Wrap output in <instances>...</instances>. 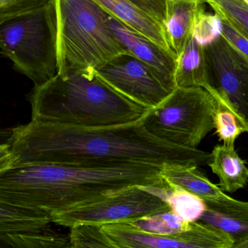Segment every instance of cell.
Returning a JSON list of instances; mask_svg holds the SVG:
<instances>
[{"mask_svg":"<svg viewBox=\"0 0 248 248\" xmlns=\"http://www.w3.org/2000/svg\"><path fill=\"white\" fill-rule=\"evenodd\" d=\"M203 3L197 0H166L163 32L169 49L176 58L192 36L197 14Z\"/></svg>","mask_w":248,"mask_h":248,"instance_id":"obj_13","label":"cell"},{"mask_svg":"<svg viewBox=\"0 0 248 248\" xmlns=\"http://www.w3.org/2000/svg\"><path fill=\"white\" fill-rule=\"evenodd\" d=\"M198 167L165 165L160 171V176L169 189L181 188L204 201L226 199L230 197L204 176Z\"/></svg>","mask_w":248,"mask_h":248,"instance_id":"obj_15","label":"cell"},{"mask_svg":"<svg viewBox=\"0 0 248 248\" xmlns=\"http://www.w3.org/2000/svg\"><path fill=\"white\" fill-rule=\"evenodd\" d=\"M58 21V73L96 69L128 52L94 0H55Z\"/></svg>","mask_w":248,"mask_h":248,"instance_id":"obj_4","label":"cell"},{"mask_svg":"<svg viewBox=\"0 0 248 248\" xmlns=\"http://www.w3.org/2000/svg\"><path fill=\"white\" fill-rule=\"evenodd\" d=\"M49 0H0V23L30 13L45 5Z\"/></svg>","mask_w":248,"mask_h":248,"instance_id":"obj_26","label":"cell"},{"mask_svg":"<svg viewBox=\"0 0 248 248\" xmlns=\"http://www.w3.org/2000/svg\"><path fill=\"white\" fill-rule=\"evenodd\" d=\"M222 30L221 35L228 41L229 43L240 54V56L248 64V40L236 32L232 27L221 20Z\"/></svg>","mask_w":248,"mask_h":248,"instance_id":"obj_27","label":"cell"},{"mask_svg":"<svg viewBox=\"0 0 248 248\" xmlns=\"http://www.w3.org/2000/svg\"><path fill=\"white\" fill-rule=\"evenodd\" d=\"M116 248H233L228 234L203 223H191L187 231L170 235L150 234L126 223L103 226Z\"/></svg>","mask_w":248,"mask_h":248,"instance_id":"obj_10","label":"cell"},{"mask_svg":"<svg viewBox=\"0 0 248 248\" xmlns=\"http://www.w3.org/2000/svg\"><path fill=\"white\" fill-rule=\"evenodd\" d=\"M160 195L170 211L188 222L199 221L205 211V201L181 188H162Z\"/></svg>","mask_w":248,"mask_h":248,"instance_id":"obj_20","label":"cell"},{"mask_svg":"<svg viewBox=\"0 0 248 248\" xmlns=\"http://www.w3.org/2000/svg\"><path fill=\"white\" fill-rule=\"evenodd\" d=\"M126 224H131L141 231L160 235L179 234L187 231L191 227V223L185 221L170 210Z\"/></svg>","mask_w":248,"mask_h":248,"instance_id":"obj_22","label":"cell"},{"mask_svg":"<svg viewBox=\"0 0 248 248\" xmlns=\"http://www.w3.org/2000/svg\"><path fill=\"white\" fill-rule=\"evenodd\" d=\"M95 71L118 93L147 109L160 104L172 92L155 70L129 52L117 55Z\"/></svg>","mask_w":248,"mask_h":248,"instance_id":"obj_8","label":"cell"},{"mask_svg":"<svg viewBox=\"0 0 248 248\" xmlns=\"http://www.w3.org/2000/svg\"><path fill=\"white\" fill-rule=\"evenodd\" d=\"M10 248H71L69 236L64 235L46 228L36 231L7 233Z\"/></svg>","mask_w":248,"mask_h":248,"instance_id":"obj_21","label":"cell"},{"mask_svg":"<svg viewBox=\"0 0 248 248\" xmlns=\"http://www.w3.org/2000/svg\"><path fill=\"white\" fill-rule=\"evenodd\" d=\"M0 50L15 69L34 85L58 73V21L55 0L0 23Z\"/></svg>","mask_w":248,"mask_h":248,"instance_id":"obj_5","label":"cell"},{"mask_svg":"<svg viewBox=\"0 0 248 248\" xmlns=\"http://www.w3.org/2000/svg\"><path fill=\"white\" fill-rule=\"evenodd\" d=\"M69 234L71 248H116L103 226L80 224L71 227Z\"/></svg>","mask_w":248,"mask_h":248,"instance_id":"obj_24","label":"cell"},{"mask_svg":"<svg viewBox=\"0 0 248 248\" xmlns=\"http://www.w3.org/2000/svg\"><path fill=\"white\" fill-rule=\"evenodd\" d=\"M222 21L248 40V5L243 0H203Z\"/></svg>","mask_w":248,"mask_h":248,"instance_id":"obj_23","label":"cell"},{"mask_svg":"<svg viewBox=\"0 0 248 248\" xmlns=\"http://www.w3.org/2000/svg\"><path fill=\"white\" fill-rule=\"evenodd\" d=\"M161 188L132 186L93 202L51 216V221L71 228L80 224L103 226L130 223L143 217L169 211L160 195Z\"/></svg>","mask_w":248,"mask_h":248,"instance_id":"obj_7","label":"cell"},{"mask_svg":"<svg viewBox=\"0 0 248 248\" xmlns=\"http://www.w3.org/2000/svg\"><path fill=\"white\" fill-rule=\"evenodd\" d=\"M143 117V116H142ZM142 117L113 126L84 128L31 120L12 128L10 167L54 163L85 167H117L131 163L202 165L211 153L178 147L147 132Z\"/></svg>","mask_w":248,"mask_h":248,"instance_id":"obj_1","label":"cell"},{"mask_svg":"<svg viewBox=\"0 0 248 248\" xmlns=\"http://www.w3.org/2000/svg\"><path fill=\"white\" fill-rule=\"evenodd\" d=\"M174 81L176 87H179L205 88L210 85L204 46L192 35L176 58Z\"/></svg>","mask_w":248,"mask_h":248,"instance_id":"obj_17","label":"cell"},{"mask_svg":"<svg viewBox=\"0 0 248 248\" xmlns=\"http://www.w3.org/2000/svg\"><path fill=\"white\" fill-rule=\"evenodd\" d=\"M107 21L115 36L131 55L156 71L169 90L176 87L174 81L176 56L169 50L125 26L108 13Z\"/></svg>","mask_w":248,"mask_h":248,"instance_id":"obj_11","label":"cell"},{"mask_svg":"<svg viewBox=\"0 0 248 248\" xmlns=\"http://www.w3.org/2000/svg\"><path fill=\"white\" fill-rule=\"evenodd\" d=\"M234 248H248V240L237 245Z\"/></svg>","mask_w":248,"mask_h":248,"instance_id":"obj_31","label":"cell"},{"mask_svg":"<svg viewBox=\"0 0 248 248\" xmlns=\"http://www.w3.org/2000/svg\"><path fill=\"white\" fill-rule=\"evenodd\" d=\"M214 97L203 87H175L150 109L142 124L152 135L169 144L197 148L214 129Z\"/></svg>","mask_w":248,"mask_h":248,"instance_id":"obj_6","label":"cell"},{"mask_svg":"<svg viewBox=\"0 0 248 248\" xmlns=\"http://www.w3.org/2000/svg\"><path fill=\"white\" fill-rule=\"evenodd\" d=\"M208 165L219 179L221 190L234 193L247 186L248 167L234 147L224 144L216 146Z\"/></svg>","mask_w":248,"mask_h":248,"instance_id":"obj_16","label":"cell"},{"mask_svg":"<svg viewBox=\"0 0 248 248\" xmlns=\"http://www.w3.org/2000/svg\"><path fill=\"white\" fill-rule=\"evenodd\" d=\"M153 16L163 27L166 15V0H128Z\"/></svg>","mask_w":248,"mask_h":248,"instance_id":"obj_28","label":"cell"},{"mask_svg":"<svg viewBox=\"0 0 248 248\" xmlns=\"http://www.w3.org/2000/svg\"><path fill=\"white\" fill-rule=\"evenodd\" d=\"M106 13L160 46L169 49L163 27L156 19L128 0H94Z\"/></svg>","mask_w":248,"mask_h":248,"instance_id":"obj_14","label":"cell"},{"mask_svg":"<svg viewBox=\"0 0 248 248\" xmlns=\"http://www.w3.org/2000/svg\"><path fill=\"white\" fill-rule=\"evenodd\" d=\"M197 1H203V0H197Z\"/></svg>","mask_w":248,"mask_h":248,"instance_id":"obj_32","label":"cell"},{"mask_svg":"<svg viewBox=\"0 0 248 248\" xmlns=\"http://www.w3.org/2000/svg\"><path fill=\"white\" fill-rule=\"evenodd\" d=\"M162 167L149 163L106 167L54 163L13 166L0 170V202L51 218L128 186L163 187Z\"/></svg>","mask_w":248,"mask_h":248,"instance_id":"obj_2","label":"cell"},{"mask_svg":"<svg viewBox=\"0 0 248 248\" xmlns=\"http://www.w3.org/2000/svg\"><path fill=\"white\" fill-rule=\"evenodd\" d=\"M222 23L217 15L205 13L204 7L200 9L192 29V35L201 45L205 46L221 34Z\"/></svg>","mask_w":248,"mask_h":248,"instance_id":"obj_25","label":"cell"},{"mask_svg":"<svg viewBox=\"0 0 248 248\" xmlns=\"http://www.w3.org/2000/svg\"><path fill=\"white\" fill-rule=\"evenodd\" d=\"M28 100L31 120L84 128L130 123L150 110L112 88L95 69L57 74L34 85Z\"/></svg>","mask_w":248,"mask_h":248,"instance_id":"obj_3","label":"cell"},{"mask_svg":"<svg viewBox=\"0 0 248 248\" xmlns=\"http://www.w3.org/2000/svg\"><path fill=\"white\" fill-rule=\"evenodd\" d=\"M12 135V129L0 130V142L8 141Z\"/></svg>","mask_w":248,"mask_h":248,"instance_id":"obj_30","label":"cell"},{"mask_svg":"<svg viewBox=\"0 0 248 248\" xmlns=\"http://www.w3.org/2000/svg\"><path fill=\"white\" fill-rule=\"evenodd\" d=\"M209 84L248 125V64L220 35L204 46Z\"/></svg>","mask_w":248,"mask_h":248,"instance_id":"obj_9","label":"cell"},{"mask_svg":"<svg viewBox=\"0 0 248 248\" xmlns=\"http://www.w3.org/2000/svg\"><path fill=\"white\" fill-rule=\"evenodd\" d=\"M11 163L12 150L10 143L0 142V170L10 167Z\"/></svg>","mask_w":248,"mask_h":248,"instance_id":"obj_29","label":"cell"},{"mask_svg":"<svg viewBox=\"0 0 248 248\" xmlns=\"http://www.w3.org/2000/svg\"><path fill=\"white\" fill-rule=\"evenodd\" d=\"M51 222L47 214L0 202V233L39 231Z\"/></svg>","mask_w":248,"mask_h":248,"instance_id":"obj_19","label":"cell"},{"mask_svg":"<svg viewBox=\"0 0 248 248\" xmlns=\"http://www.w3.org/2000/svg\"><path fill=\"white\" fill-rule=\"evenodd\" d=\"M205 210L199 222L228 234L236 246L248 240V202L229 197L205 201Z\"/></svg>","mask_w":248,"mask_h":248,"instance_id":"obj_12","label":"cell"},{"mask_svg":"<svg viewBox=\"0 0 248 248\" xmlns=\"http://www.w3.org/2000/svg\"><path fill=\"white\" fill-rule=\"evenodd\" d=\"M205 89L211 93L215 101L213 121L219 141L227 147H234L237 138L243 132H248V125L217 90L210 85Z\"/></svg>","mask_w":248,"mask_h":248,"instance_id":"obj_18","label":"cell"}]
</instances>
